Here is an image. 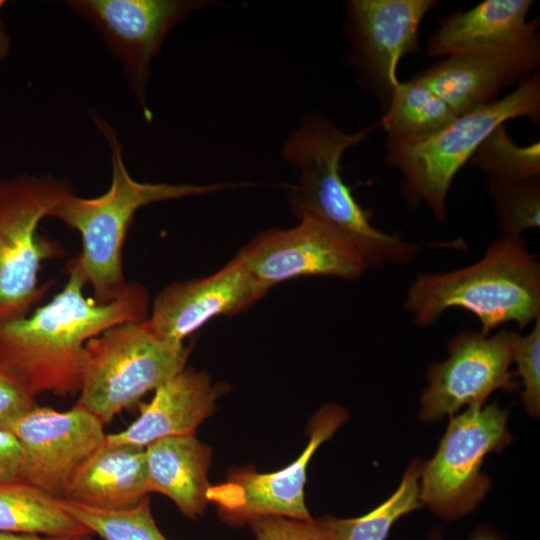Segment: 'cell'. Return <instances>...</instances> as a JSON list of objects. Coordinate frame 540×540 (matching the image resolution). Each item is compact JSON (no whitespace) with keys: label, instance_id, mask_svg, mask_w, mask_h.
Masks as SVG:
<instances>
[{"label":"cell","instance_id":"22","mask_svg":"<svg viewBox=\"0 0 540 540\" xmlns=\"http://www.w3.org/2000/svg\"><path fill=\"white\" fill-rule=\"evenodd\" d=\"M456 117L437 94L412 77L395 87L379 126L388 139H414L438 132Z\"/></svg>","mask_w":540,"mask_h":540},{"label":"cell","instance_id":"14","mask_svg":"<svg viewBox=\"0 0 540 540\" xmlns=\"http://www.w3.org/2000/svg\"><path fill=\"white\" fill-rule=\"evenodd\" d=\"M234 258L268 288L304 276L354 280L368 269L348 241L312 218H302L289 229L261 232Z\"/></svg>","mask_w":540,"mask_h":540},{"label":"cell","instance_id":"33","mask_svg":"<svg viewBox=\"0 0 540 540\" xmlns=\"http://www.w3.org/2000/svg\"><path fill=\"white\" fill-rule=\"evenodd\" d=\"M73 538L0 531V540H72Z\"/></svg>","mask_w":540,"mask_h":540},{"label":"cell","instance_id":"6","mask_svg":"<svg viewBox=\"0 0 540 540\" xmlns=\"http://www.w3.org/2000/svg\"><path fill=\"white\" fill-rule=\"evenodd\" d=\"M71 193L68 181L51 174L0 179V323L29 315L51 287L39 282L41 263L65 252L38 226Z\"/></svg>","mask_w":540,"mask_h":540},{"label":"cell","instance_id":"4","mask_svg":"<svg viewBox=\"0 0 540 540\" xmlns=\"http://www.w3.org/2000/svg\"><path fill=\"white\" fill-rule=\"evenodd\" d=\"M111 151L112 177L102 195L83 198L66 196L50 213L67 227L79 232L81 254L74 260L93 299L100 304L119 298L126 290L122 264L127 231L138 209L163 200L180 199L216 192L231 184L143 183L133 179L125 165L122 145L115 129L96 113L92 114Z\"/></svg>","mask_w":540,"mask_h":540},{"label":"cell","instance_id":"29","mask_svg":"<svg viewBox=\"0 0 540 540\" xmlns=\"http://www.w3.org/2000/svg\"><path fill=\"white\" fill-rule=\"evenodd\" d=\"M35 398L0 370V428L10 431L19 418L38 405Z\"/></svg>","mask_w":540,"mask_h":540},{"label":"cell","instance_id":"27","mask_svg":"<svg viewBox=\"0 0 540 540\" xmlns=\"http://www.w3.org/2000/svg\"><path fill=\"white\" fill-rule=\"evenodd\" d=\"M512 363L523 386L522 402L530 415L538 417L540 410V317L526 335L517 334Z\"/></svg>","mask_w":540,"mask_h":540},{"label":"cell","instance_id":"23","mask_svg":"<svg viewBox=\"0 0 540 540\" xmlns=\"http://www.w3.org/2000/svg\"><path fill=\"white\" fill-rule=\"evenodd\" d=\"M423 463L413 461L397 490L383 503L357 518L324 516L318 521L327 540H386L393 524L422 506L420 478Z\"/></svg>","mask_w":540,"mask_h":540},{"label":"cell","instance_id":"28","mask_svg":"<svg viewBox=\"0 0 540 540\" xmlns=\"http://www.w3.org/2000/svg\"><path fill=\"white\" fill-rule=\"evenodd\" d=\"M256 540H327L320 522L286 517H261L248 522Z\"/></svg>","mask_w":540,"mask_h":540},{"label":"cell","instance_id":"16","mask_svg":"<svg viewBox=\"0 0 540 540\" xmlns=\"http://www.w3.org/2000/svg\"><path fill=\"white\" fill-rule=\"evenodd\" d=\"M531 0H485L439 21L428 55L511 54L540 49L539 18L527 20Z\"/></svg>","mask_w":540,"mask_h":540},{"label":"cell","instance_id":"3","mask_svg":"<svg viewBox=\"0 0 540 540\" xmlns=\"http://www.w3.org/2000/svg\"><path fill=\"white\" fill-rule=\"evenodd\" d=\"M451 308L472 313L484 334L509 322L523 329L540 317V262L522 236L501 235L477 262L420 274L408 287L404 309L418 327Z\"/></svg>","mask_w":540,"mask_h":540},{"label":"cell","instance_id":"13","mask_svg":"<svg viewBox=\"0 0 540 540\" xmlns=\"http://www.w3.org/2000/svg\"><path fill=\"white\" fill-rule=\"evenodd\" d=\"M437 4L435 0H351L347 4L349 61L384 111L399 83L397 65L404 56L420 51V24Z\"/></svg>","mask_w":540,"mask_h":540},{"label":"cell","instance_id":"30","mask_svg":"<svg viewBox=\"0 0 540 540\" xmlns=\"http://www.w3.org/2000/svg\"><path fill=\"white\" fill-rule=\"evenodd\" d=\"M21 448L15 435L0 428V484L18 480Z\"/></svg>","mask_w":540,"mask_h":540},{"label":"cell","instance_id":"5","mask_svg":"<svg viewBox=\"0 0 540 540\" xmlns=\"http://www.w3.org/2000/svg\"><path fill=\"white\" fill-rule=\"evenodd\" d=\"M540 119V76L535 73L510 94L457 116L438 132L414 139H386V163L402 173V191L411 206L424 202L447 220V196L454 177L480 144L506 121Z\"/></svg>","mask_w":540,"mask_h":540},{"label":"cell","instance_id":"1","mask_svg":"<svg viewBox=\"0 0 540 540\" xmlns=\"http://www.w3.org/2000/svg\"><path fill=\"white\" fill-rule=\"evenodd\" d=\"M52 300L25 317L0 323V370L31 395L79 392L86 342L123 322H144L149 294L128 283L116 300L100 304L83 294L86 281L76 264Z\"/></svg>","mask_w":540,"mask_h":540},{"label":"cell","instance_id":"17","mask_svg":"<svg viewBox=\"0 0 540 540\" xmlns=\"http://www.w3.org/2000/svg\"><path fill=\"white\" fill-rule=\"evenodd\" d=\"M540 65V49L511 54L449 56L414 79L428 86L460 116L495 102L498 92L521 83Z\"/></svg>","mask_w":540,"mask_h":540},{"label":"cell","instance_id":"24","mask_svg":"<svg viewBox=\"0 0 540 540\" xmlns=\"http://www.w3.org/2000/svg\"><path fill=\"white\" fill-rule=\"evenodd\" d=\"M63 509L103 540H168L155 523L149 496L122 510H103L60 500Z\"/></svg>","mask_w":540,"mask_h":540},{"label":"cell","instance_id":"18","mask_svg":"<svg viewBox=\"0 0 540 540\" xmlns=\"http://www.w3.org/2000/svg\"><path fill=\"white\" fill-rule=\"evenodd\" d=\"M224 391V385H214L206 372L184 368L155 390L135 421L118 433L106 434L105 442L145 448L164 437L195 435Z\"/></svg>","mask_w":540,"mask_h":540},{"label":"cell","instance_id":"10","mask_svg":"<svg viewBox=\"0 0 540 540\" xmlns=\"http://www.w3.org/2000/svg\"><path fill=\"white\" fill-rule=\"evenodd\" d=\"M347 418L343 407L323 406L311 418L309 441L295 461L269 473H259L249 467L232 470L225 481L210 486L209 503H214L221 519L232 526L269 516L312 520L304 496L308 463L319 446L330 439Z\"/></svg>","mask_w":540,"mask_h":540},{"label":"cell","instance_id":"9","mask_svg":"<svg viewBox=\"0 0 540 540\" xmlns=\"http://www.w3.org/2000/svg\"><path fill=\"white\" fill-rule=\"evenodd\" d=\"M80 18L100 32L109 53L120 61L126 81L146 120L151 112L146 91L151 62L169 31L193 11L212 2L203 0H69Z\"/></svg>","mask_w":540,"mask_h":540},{"label":"cell","instance_id":"26","mask_svg":"<svg viewBox=\"0 0 540 540\" xmlns=\"http://www.w3.org/2000/svg\"><path fill=\"white\" fill-rule=\"evenodd\" d=\"M498 225L504 236L520 237L540 225V177L521 181L488 180Z\"/></svg>","mask_w":540,"mask_h":540},{"label":"cell","instance_id":"32","mask_svg":"<svg viewBox=\"0 0 540 540\" xmlns=\"http://www.w3.org/2000/svg\"><path fill=\"white\" fill-rule=\"evenodd\" d=\"M6 1L0 0V63L5 61L10 53L11 41L1 17V11Z\"/></svg>","mask_w":540,"mask_h":540},{"label":"cell","instance_id":"31","mask_svg":"<svg viewBox=\"0 0 540 540\" xmlns=\"http://www.w3.org/2000/svg\"><path fill=\"white\" fill-rule=\"evenodd\" d=\"M428 540H442L439 530H434ZM469 540H504L495 530L480 527L474 531Z\"/></svg>","mask_w":540,"mask_h":540},{"label":"cell","instance_id":"2","mask_svg":"<svg viewBox=\"0 0 540 540\" xmlns=\"http://www.w3.org/2000/svg\"><path fill=\"white\" fill-rule=\"evenodd\" d=\"M378 126L346 133L326 116L311 114L289 135L283 148L286 161L301 174L289 195L294 215L299 220L315 219L335 230L359 252L368 268L408 263L425 247L375 228L370 214L342 178L344 152Z\"/></svg>","mask_w":540,"mask_h":540},{"label":"cell","instance_id":"25","mask_svg":"<svg viewBox=\"0 0 540 540\" xmlns=\"http://www.w3.org/2000/svg\"><path fill=\"white\" fill-rule=\"evenodd\" d=\"M469 162L488 180L521 181L540 177V144L517 145L502 124L480 144Z\"/></svg>","mask_w":540,"mask_h":540},{"label":"cell","instance_id":"15","mask_svg":"<svg viewBox=\"0 0 540 540\" xmlns=\"http://www.w3.org/2000/svg\"><path fill=\"white\" fill-rule=\"evenodd\" d=\"M269 290L237 259L216 273L166 286L154 299L142 326L173 345L217 316H233L259 301Z\"/></svg>","mask_w":540,"mask_h":540},{"label":"cell","instance_id":"19","mask_svg":"<svg viewBox=\"0 0 540 540\" xmlns=\"http://www.w3.org/2000/svg\"><path fill=\"white\" fill-rule=\"evenodd\" d=\"M148 494L145 448L104 441L75 472L61 500L122 510Z\"/></svg>","mask_w":540,"mask_h":540},{"label":"cell","instance_id":"34","mask_svg":"<svg viewBox=\"0 0 540 540\" xmlns=\"http://www.w3.org/2000/svg\"><path fill=\"white\" fill-rule=\"evenodd\" d=\"M72 540H92L91 535H81L74 537Z\"/></svg>","mask_w":540,"mask_h":540},{"label":"cell","instance_id":"8","mask_svg":"<svg viewBox=\"0 0 540 540\" xmlns=\"http://www.w3.org/2000/svg\"><path fill=\"white\" fill-rule=\"evenodd\" d=\"M435 455L422 466L420 501L438 517L455 520L471 513L490 487L481 473L485 456L511 442L508 410L494 402L471 405L451 415Z\"/></svg>","mask_w":540,"mask_h":540},{"label":"cell","instance_id":"11","mask_svg":"<svg viewBox=\"0 0 540 540\" xmlns=\"http://www.w3.org/2000/svg\"><path fill=\"white\" fill-rule=\"evenodd\" d=\"M517 332L495 334L464 330L448 343L449 356L427 371L421 397L422 421L454 415L461 407L480 405L496 390L516 386L510 371Z\"/></svg>","mask_w":540,"mask_h":540},{"label":"cell","instance_id":"12","mask_svg":"<svg viewBox=\"0 0 540 540\" xmlns=\"http://www.w3.org/2000/svg\"><path fill=\"white\" fill-rule=\"evenodd\" d=\"M21 448L19 480L61 500L79 467L104 443V424L75 405L64 412L37 405L10 430Z\"/></svg>","mask_w":540,"mask_h":540},{"label":"cell","instance_id":"21","mask_svg":"<svg viewBox=\"0 0 540 540\" xmlns=\"http://www.w3.org/2000/svg\"><path fill=\"white\" fill-rule=\"evenodd\" d=\"M0 531L69 538L91 535L60 500L19 479L0 484Z\"/></svg>","mask_w":540,"mask_h":540},{"label":"cell","instance_id":"7","mask_svg":"<svg viewBox=\"0 0 540 540\" xmlns=\"http://www.w3.org/2000/svg\"><path fill=\"white\" fill-rule=\"evenodd\" d=\"M191 346L151 335L142 322L112 326L85 344L77 405L104 425L185 368Z\"/></svg>","mask_w":540,"mask_h":540},{"label":"cell","instance_id":"20","mask_svg":"<svg viewBox=\"0 0 540 540\" xmlns=\"http://www.w3.org/2000/svg\"><path fill=\"white\" fill-rule=\"evenodd\" d=\"M145 457L149 493L165 495L189 519L201 516L209 504L211 448L195 435L169 436L148 444Z\"/></svg>","mask_w":540,"mask_h":540}]
</instances>
